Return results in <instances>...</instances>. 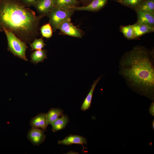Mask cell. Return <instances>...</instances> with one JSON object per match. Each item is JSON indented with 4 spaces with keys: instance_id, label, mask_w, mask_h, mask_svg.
I'll return each instance as SVG.
<instances>
[{
    "instance_id": "cell-23",
    "label": "cell",
    "mask_w": 154,
    "mask_h": 154,
    "mask_svg": "<svg viewBox=\"0 0 154 154\" xmlns=\"http://www.w3.org/2000/svg\"><path fill=\"white\" fill-rule=\"evenodd\" d=\"M38 0H20V2L26 7L34 6Z\"/></svg>"
},
{
    "instance_id": "cell-8",
    "label": "cell",
    "mask_w": 154,
    "mask_h": 154,
    "mask_svg": "<svg viewBox=\"0 0 154 154\" xmlns=\"http://www.w3.org/2000/svg\"><path fill=\"white\" fill-rule=\"evenodd\" d=\"M108 0H93L88 5L81 7L74 6L71 8L74 10L96 11L102 8L106 4Z\"/></svg>"
},
{
    "instance_id": "cell-14",
    "label": "cell",
    "mask_w": 154,
    "mask_h": 154,
    "mask_svg": "<svg viewBox=\"0 0 154 154\" xmlns=\"http://www.w3.org/2000/svg\"><path fill=\"white\" fill-rule=\"evenodd\" d=\"M68 121V117L66 115H63L61 117L58 118L51 124L53 132H56L65 128Z\"/></svg>"
},
{
    "instance_id": "cell-9",
    "label": "cell",
    "mask_w": 154,
    "mask_h": 154,
    "mask_svg": "<svg viewBox=\"0 0 154 154\" xmlns=\"http://www.w3.org/2000/svg\"><path fill=\"white\" fill-rule=\"evenodd\" d=\"M132 26L135 33V38L154 31V27L138 22Z\"/></svg>"
},
{
    "instance_id": "cell-21",
    "label": "cell",
    "mask_w": 154,
    "mask_h": 154,
    "mask_svg": "<svg viewBox=\"0 0 154 154\" xmlns=\"http://www.w3.org/2000/svg\"><path fill=\"white\" fill-rule=\"evenodd\" d=\"M52 29L50 24H46L41 27L40 29L41 34L43 37L46 38L51 37L52 35Z\"/></svg>"
},
{
    "instance_id": "cell-2",
    "label": "cell",
    "mask_w": 154,
    "mask_h": 154,
    "mask_svg": "<svg viewBox=\"0 0 154 154\" xmlns=\"http://www.w3.org/2000/svg\"><path fill=\"white\" fill-rule=\"evenodd\" d=\"M44 16H37L17 0H0V31L11 32L26 43L38 35L40 21Z\"/></svg>"
},
{
    "instance_id": "cell-15",
    "label": "cell",
    "mask_w": 154,
    "mask_h": 154,
    "mask_svg": "<svg viewBox=\"0 0 154 154\" xmlns=\"http://www.w3.org/2000/svg\"><path fill=\"white\" fill-rule=\"evenodd\" d=\"M46 52L44 49L36 50L31 54V62L35 65L39 62H43L47 58Z\"/></svg>"
},
{
    "instance_id": "cell-25",
    "label": "cell",
    "mask_w": 154,
    "mask_h": 154,
    "mask_svg": "<svg viewBox=\"0 0 154 154\" xmlns=\"http://www.w3.org/2000/svg\"><path fill=\"white\" fill-rule=\"evenodd\" d=\"M152 127H153V129H154V121H153L152 123Z\"/></svg>"
},
{
    "instance_id": "cell-24",
    "label": "cell",
    "mask_w": 154,
    "mask_h": 154,
    "mask_svg": "<svg viewBox=\"0 0 154 154\" xmlns=\"http://www.w3.org/2000/svg\"><path fill=\"white\" fill-rule=\"evenodd\" d=\"M149 111L150 114L152 116H154V102H152L150 105Z\"/></svg>"
},
{
    "instance_id": "cell-19",
    "label": "cell",
    "mask_w": 154,
    "mask_h": 154,
    "mask_svg": "<svg viewBox=\"0 0 154 154\" xmlns=\"http://www.w3.org/2000/svg\"><path fill=\"white\" fill-rule=\"evenodd\" d=\"M120 30L124 36L127 39H135V33L132 25L121 26Z\"/></svg>"
},
{
    "instance_id": "cell-3",
    "label": "cell",
    "mask_w": 154,
    "mask_h": 154,
    "mask_svg": "<svg viewBox=\"0 0 154 154\" xmlns=\"http://www.w3.org/2000/svg\"><path fill=\"white\" fill-rule=\"evenodd\" d=\"M8 42L7 50L14 56L25 61L28 60L26 52L28 48L26 43L22 41L11 32L4 30Z\"/></svg>"
},
{
    "instance_id": "cell-1",
    "label": "cell",
    "mask_w": 154,
    "mask_h": 154,
    "mask_svg": "<svg viewBox=\"0 0 154 154\" xmlns=\"http://www.w3.org/2000/svg\"><path fill=\"white\" fill-rule=\"evenodd\" d=\"M119 74L130 88L153 97L154 89V54L141 46L134 47L119 60Z\"/></svg>"
},
{
    "instance_id": "cell-20",
    "label": "cell",
    "mask_w": 154,
    "mask_h": 154,
    "mask_svg": "<svg viewBox=\"0 0 154 154\" xmlns=\"http://www.w3.org/2000/svg\"><path fill=\"white\" fill-rule=\"evenodd\" d=\"M144 0H122L120 3L123 5L135 10Z\"/></svg>"
},
{
    "instance_id": "cell-26",
    "label": "cell",
    "mask_w": 154,
    "mask_h": 154,
    "mask_svg": "<svg viewBox=\"0 0 154 154\" xmlns=\"http://www.w3.org/2000/svg\"><path fill=\"white\" fill-rule=\"evenodd\" d=\"M122 0H119L118 1L120 3Z\"/></svg>"
},
{
    "instance_id": "cell-5",
    "label": "cell",
    "mask_w": 154,
    "mask_h": 154,
    "mask_svg": "<svg viewBox=\"0 0 154 154\" xmlns=\"http://www.w3.org/2000/svg\"><path fill=\"white\" fill-rule=\"evenodd\" d=\"M59 29L63 34L68 36L81 38L82 33L80 30L73 25L69 18L62 22L58 26Z\"/></svg>"
},
{
    "instance_id": "cell-13",
    "label": "cell",
    "mask_w": 154,
    "mask_h": 154,
    "mask_svg": "<svg viewBox=\"0 0 154 154\" xmlns=\"http://www.w3.org/2000/svg\"><path fill=\"white\" fill-rule=\"evenodd\" d=\"M102 76L98 78L95 80L92 84L89 92L85 98L81 107V110L85 111L88 110L91 106V101L95 88Z\"/></svg>"
},
{
    "instance_id": "cell-7",
    "label": "cell",
    "mask_w": 154,
    "mask_h": 154,
    "mask_svg": "<svg viewBox=\"0 0 154 154\" xmlns=\"http://www.w3.org/2000/svg\"><path fill=\"white\" fill-rule=\"evenodd\" d=\"M55 0H38L34 6L40 15H48L54 7Z\"/></svg>"
},
{
    "instance_id": "cell-6",
    "label": "cell",
    "mask_w": 154,
    "mask_h": 154,
    "mask_svg": "<svg viewBox=\"0 0 154 154\" xmlns=\"http://www.w3.org/2000/svg\"><path fill=\"white\" fill-rule=\"evenodd\" d=\"M27 137L33 144L38 145L44 141L46 136L42 129L32 127L29 131Z\"/></svg>"
},
{
    "instance_id": "cell-22",
    "label": "cell",
    "mask_w": 154,
    "mask_h": 154,
    "mask_svg": "<svg viewBox=\"0 0 154 154\" xmlns=\"http://www.w3.org/2000/svg\"><path fill=\"white\" fill-rule=\"evenodd\" d=\"M29 44L32 51L42 49L46 45L44 40L42 38L39 39L35 38L33 42Z\"/></svg>"
},
{
    "instance_id": "cell-10",
    "label": "cell",
    "mask_w": 154,
    "mask_h": 154,
    "mask_svg": "<svg viewBox=\"0 0 154 154\" xmlns=\"http://www.w3.org/2000/svg\"><path fill=\"white\" fill-rule=\"evenodd\" d=\"M30 124L32 127L46 129L48 125L46 114L42 113L38 114L32 119Z\"/></svg>"
},
{
    "instance_id": "cell-16",
    "label": "cell",
    "mask_w": 154,
    "mask_h": 154,
    "mask_svg": "<svg viewBox=\"0 0 154 154\" xmlns=\"http://www.w3.org/2000/svg\"><path fill=\"white\" fill-rule=\"evenodd\" d=\"M63 111L58 108H52L46 114L48 124H51L63 115Z\"/></svg>"
},
{
    "instance_id": "cell-17",
    "label": "cell",
    "mask_w": 154,
    "mask_h": 154,
    "mask_svg": "<svg viewBox=\"0 0 154 154\" xmlns=\"http://www.w3.org/2000/svg\"><path fill=\"white\" fill-rule=\"evenodd\" d=\"M135 10L148 13H154V0H144Z\"/></svg>"
},
{
    "instance_id": "cell-4",
    "label": "cell",
    "mask_w": 154,
    "mask_h": 154,
    "mask_svg": "<svg viewBox=\"0 0 154 154\" xmlns=\"http://www.w3.org/2000/svg\"><path fill=\"white\" fill-rule=\"evenodd\" d=\"M74 10L71 9L62 8L54 7L48 15L49 23L52 30L55 31L59 25L72 15Z\"/></svg>"
},
{
    "instance_id": "cell-27",
    "label": "cell",
    "mask_w": 154,
    "mask_h": 154,
    "mask_svg": "<svg viewBox=\"0 0 154 154\" xmlns=\"http://www.w3.org/2000/svg\"><path fill=\"white\" fill-rule=\"evenodd\" d=\"M116 0V1H118L119 0Z\"/></svg>"
},
{
    "instance_id": "cell-11",
    "label": "cell",
    "mask_w": 154,
    "mask_h": 154,
    "mask_svg": "<svg viewBox=\"0 0 154 154\" xmlns=\"http://www.w3.org/2000/svg\"><path fill=\"white\" fill-rule=\"evenodd\" d=\"M86 138L79 135H70L62 140L58 141L59 144L69 145L73 144L81 145L87 144Z\"/></svg>"
},
{
    "instance_id": "cell-12",
    "label": "cell",
    "mask_w": 154,
    "mask_h": 154,
    "mask_svg": "<svg viewBox=\"0 0 154 154\" xmlns=\"http://www.w3.org/2000/svg\"><path fill=\"white\" fill-rule=\"evenodd\" d=\"M137 16V22L154 27V13H150L135 10Z\"/></svg>"
},
{
    "instance_id": "cell-18",
    "label": "cell",
    "mask_w": 154,
    "mask_h": 154,
    "mask_svg": "<svg viewBox=\"0 0 154 154\" xmlns=\"http://www.w3.org/2000/svg\"><path fill=\"white\" fill-rule=\"evenodd\" d=\"M78 3L76 0H55V7L62 8L71 9Z\"/></svg>"
}]
</instances>
